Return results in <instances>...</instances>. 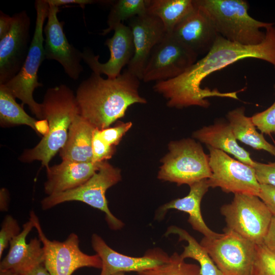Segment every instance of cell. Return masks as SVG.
Returning <instances> with one entry per match:
<instances>
[{"mask_svg":"<svg viewBox=\"0 0 275 275\" xmlns=\"http://www.w3.org/2000/svg\"><path fill=\"white\" fill-rule=\"evenodd\" d=\"M265 30L264 40L256 45L234 43L219 35L212 47L202 59L180 75L156 82L153 90L167 99L168 106L176 108L190 106L207 108L210 102L207 98L210 97L235 99V92L222 93L216 89H203L201 85L210 74L245 59L262 60L275 67V26L273 23Z\"/></svg>","mask_w":275,"mask_h":275,"instance_id":"obj_1","label":"cell"},{"mask_svg":"<svg viewBox=\"0 0 275 275\" xmlns=\"http://www.w3.org/2000/svg\"><path fill=\"white\" fill-rule=\"evenodd\" d=\"M140 80L127 69L115 78L105 79L92 72L76 92L79 115L95 128L109 127L130 105L147 102L139 94Z\"/></svg>","mask_w":275,"mask_h":275,"instance_id":"obj_2","label":"cell"},{"mask_svg":"<svg viewBox=\"0 0 275 275\" xmlns=\"http://www.w3.org/2000/svg\"><path fill=\"white\" fill-rule=\"evenodd\" d=\"M41 104L43 119L48 123L47 132L36 146L24 150L19 159L22 162L39 160L46 169L65 145L70 126L79 110L75 94L63 84L48 89Z\"/></svg>","mask_w":275,"mask_h":275,"instance_id":"obj_3","label":"cell"},{"mask_svg":"<svg viewBox=\"0 0 275 275\" xmlns=\"http://www.w3.org/2000/svg\"><path fill=\"white\" fill-rule=\"evenodd\" d=\"M194 1L210 18L218 35L234 43L259 44L266 36L261 29L273 24L252 17L248 13V3L244 0Z\"/></svg>","mask_w":275,"mask_h":275,"instance_id":"obj_4","label":"cell"},{"mask_svg":"<svg viewBox=\"0 0 275 275\" xmlns=\"http://www.w3.org/2000/svg\"><path fill=\"white\" fill-rule=\"evenodd\" d=\"M36 12L35 27L29 52L24 63L18 73L4 84L16 98L26 104L33 114L40 120H43L41 103L33 98L35 90L43 85L38 81L39 68L45 59L43 35V25L47 18L49 5L46 0L35 2Z\"/></svg>","mask_w":275,"mask_h":275,"instance_id":"obj_5","label":"cell"},{"mask_svg":"<svg viewBox=\"0 0 275 275\" xmlns=\"http://www.w3.org/2000/svg\"><path fill=\"white\" fill-rule=\"evenodd\" d=\"M169 152L161 159L157 178L178 186L191 184L211 176L209 156L200 143L191 139L172 141Z\"/></svg>","mask_w":275,"mask_h":275,"instance_id":"obj_6","label":"cell"},{"mask_svg":"<svg viewBox=\"0 0 275 275\" xmlns=\"http://www.w3.org/2000/svg\"><path fill=\"white\" fill-rule=\"evenodd\" d=\"M121 178L119 169L114 167L107 161H103L99 170L81 185L47 196L43 199L41 202L42 209L47 210L66 202H82L105 213V219L110 228L115 230L120 229L124 224L109 209L105 193L107 189L117 184Z\"/></svg>","mask_w":275,"mask_h":275,"instance_id":"obj_7","label":"cell"},{"mask_svg":"<svg viewBox=\"0 0 275 275\" xmlns=\"http://www.w3.org/2000/svg\"><path fill=\"white\" fill-rule=\"evenodd\" d=\"M227 229L238 233L256 244L263 242L272 214L265 203L255 195L235 194L232 201L223 205Z\"/></svg>","mask_w":275,"mask_h":275,"instance_id":"obj_8","label":"cell"},{"mask_svg":"<svg viewBox=\"0 0 275 275\" xmlns=\"http://www.w3.org/2000/svg\"><path fill=\"white\" fill-rule=\"evenodd\" d=\"M29 219L33 222L43 245V264L51 275H71L77 269L84 267L101 269L102 261L99 255H89L82 252L75 233L70 234L62 242L50 240L44 234L33 211L30 212Z\"/></svg>","mask_w":275,"mask_h":275,"instance_id":"obj_9","label":"cell"},{"mask_svg":"<svg viewBox=\"0 0 275 275\" xmlns=\"http://www.w3.org/2000/svg\"><path fill=\"white\" fill-rule=\"evenodd\" d=\"M224 231L215 238L204 237L200 243L224 275H253L256 244L232 230Z\"/></svg>","mask_w":275,"mask_h":275,"instance_id":"obj_10","label":"cell"},{"mask_svg":"<svg viewBox=\"0 0 275 275\" xmlns=\"http://www.w3.org/2000/svg\"><path fill=\"white\" fill-rule=\"evenodd\" d=\"M207 147L212 173L208 179L210 187H220L226 193L258 196L260 184L254 167L235 160L221 150Z\"/></svg>","mask_w":275,"mask_h":275,"instance_id":"obj_11","label":"cell"},{"mask_svg":"<svg viewBox=\"0 0 275 275\" xmlns=\"http://www.w3.org/2000/svg\"><path fill=\"white\" fill-rule=\"evenodd\" d=\"M197 58L171 34H166L153 49L142 80L157 82L175 78L196 62Z\"/></svg>","mask_w":275,"mask_h":275,"instance_id":"obj_12","label":"cell"},{"mask_svg":"<svg viewBox=\"0 0 275 275\" xmlns=\"http://www.w3.org/2000/svg\"><path fill=\"white\" fill-rule=\"evenodd\" d=\"M11 28L0 39V85L14 77L21 70L31 42V19L25 11L14 14Z\"/></svg>","mask_w":275,"mask_h":275,"instance_id":"obj_13","label":"cell"},{"mask_svg":"<svg viewBox=\"0 0 275 275\" xmlns=\"http://www.w3.org/2000/svg\"><path fill=\"white\" fill-rule=\"evenodd\" d=\"M49 5L47 23L43 29L45 59L57 61L71 78L77 80L83 71L82 52L68 42L63 30L64 22L58 18L59 7Z\"/></svg>","mask_w":275,"mask_h":275,"instance_id":"obj_14","label":"cell"},{"mask_svg":"<svg viewBox=\"0 0 275 275\" xmlns=\"http://www.w3.org/2000/svg\"><path fill=\"white\" fill-rule=\"evenodd\" d=\"M113 36L104 42L110 51L108 61L104 63L99 61L98 55L88 48L82 51L83 61L93 72L98 74H105L108 78H115L121 74L122 68L128 65L134 52L131 31L128 26L123 23L119 24L114 29Z\"/></svg>","mask_w":275,"mask_h":275,"instance_id":"obj_15","label":"cell"},{"mask_svg":"<svg viewBox=\"0 0 275 275\" xmlns=\"http://www.w3.org/2000/svg\"><path fill=\"white\" fill-rule=\"evenodd\" d=\"M128 26L132 32L134 52L127 69L142 80L153 49L167 33L162 21L148 13L130 18Z\"/></svg>","mask_w":275,"mask_h":275,"instance_id":"obj_16","label":"cell"},{"mask_svg":"<svg viewBox=\"0 0 275 275\" xmlns=\"http://www.w3.org/2000/svg\"><path fill=\"white\" fill-rule=\"evenodd\" d=\"M91 244L102 261L100 275H113L121 272H138L163 263L169 256L157 249L148 252L140 257L124 255L110 248L97 234L92 235Z\"/></svg>","mask_w":275,"mask_h":275,"instance_id":"obj_17","label":"cell"},{"mask_svg":"<svg viewBox=\"0 0 275 275\" xmlns=\"http://www.w3.org/2000/svg\"><path fill=\"white\" fill-rule=\"evenodd\" d=\"M195 7L169 34L198 57L209 51L219 35L208 16Z\"/></svg>","mask_w":275,"mask_h":275,"instance_id":"obj_18","label":"cell"},{"mask_svg":"<svg viewBox=\"0 0 275 275\" xmlns=\"http://www.w3.org/2000/svg\"><path fill=\"white\" fill-rule=\"evenodd\" d=\"M34 227L29 220L23 224L20 233L10 241L9 252L1 261L0 270L12 269L23 274L43 263L41 240L35 237L26 242V236Z\"/></svg>","mask_w":275,"mask_h":275,"instance_id":"obj_19","label":"cell"},{"mask_svg":"<svg viewBox=\"0 0 275 275\" xmlns=\"http://www.w3.org/2000/svg\"><path fill=\"white\" fill-rule=\"evenodd\" d=\"M100 162H77L62 160L46 168L44 184L47 196L76 188L87 182L101 167Z\"/></svg>","mask_w":275,"mask_h":275,"instance_id":"obj_20","label":"cell"},{"mask_svg":"<svg viewBox=\"0 0 275 275\" xmlns=\"http://www.w3.org/2000/svg\"><path fill=\"white\" fill-rule=\"evenodd\" d=\"M189 194L182 198L173 200L160 208L158 216L161 218L167 211L175 209L188 214V222L192 228L202 233L205 237L213 238L221 233L211 230L205 223L201 212V200L210 187L208 179L196 182L190 185Z\"/></svg>","mask_w":275,"mask_h":275,"instance_id":"obj_21","label":"cell"},{"mask_svg":"<svg viewBox=\"0 0 275 275\" xmlns=\"http://www.w3.org/2000/svg\"><path fill=\"white\" fill-rule=\"evenodd\" d=\"M193 138L214 149L233 155L239 161L255 167L250 153L237 143L229 123L217 122L204 126L193 134Z\"/></svg>","mask_w":275,"mask_h":275,"instance_id":"obj_22","label":"cell"},{"mask_svg":"<svg viewBox=\"0 0 275 275\" xmlns=\"http://www.w3.org/2000/svg\"><path fill=\"white\" fill-rule=\"evenodd\" d=\"M95 129L86 119L77 115L70 126L67 141L60 150L62 160L92 162V139Z\"/></svg>","mask_w":275,"mask_h":275,"instance_id":"obj_23","label":"cell"},{"mask_svg":"<svg viewBox=\"0 0 275 275\" xmlns=\"http://www.w3.org/2000/svg\"><path fill=\"white\" fill-rule=\"evenodd\" d=\"M227 117L236 140L255 150H264L275 156V146L265 140L263 133L257 131L251 117L245 115L244 107L229 112Z\"/></svg>","mask_w":275,"mask_h":275,"instance_id":"obj_24","label":"cell"},{"mask_svg":"<svg viewBox=\"0 0 275 275\" xmlns=\"http://www.w3.org/2000/svg\"><path fill=\"white\" fill-rule=\"evenodd\" d=\"M195 8L194 0H150L147 12L158 17L166 33L171 34Z\"/></svg>","mask_w":275,"mask_h":275,"instance_id":"obj_25","label":"cell"},{"mask_svg":"<svg viewBox=\"0 0 275 275\" xmlns=\"http://www.w3.org/2000/svg\"><path fill=\"white\" fill-rule=\"evenodd\" d=\"M132 125L131 122L119 121L113 127L102 129L95 128L92 139V162H100L112 158L117 146Z\"/></svg>","mask_w":275,"mask_h":275,"instance_id":"obj_26","label":"cell"},{"mask_svg":"<svg viewBox=\"0 0 275 275\" xmlns=\"http://www.w3.org/2000/svg\"><path fill=\"white\" fill-rule=\"evenodd\" d=\"M15 97L5 85H0V125L10 127L25 125L39 134V121L29 115L23 105L17 103Z\"/></svg>","mask_w":275,"mask_h":275,"instance_id":"obj_27","label":"cell"},{"mask_svg":"<svg viewBox=\"0 0 275 275\" xmlns=\"http://www.w3.org/2000/svg\"><path fill=\"white\" fill-rule=\"evenodd\" d=\"M175 234L179 236V241L185 240L188 245L184 246L180 254L183 258H192L198 262L201 275H224L216 266L208 253L186 231L176 226L170 227L166 235Z\"/></svg>","mask_w":275,"mask_h":275,"instance_id":"obj_28","label":"cell"},{"mask_svg":"<svg viewBox=\"0 0 275 275\" xmlns=\"http://www.w3.org/2000/svg\"><path fill=\"white\" fill-rule=\"evenodd\" d=\"M150 0H118L114 1L107 19V27L103 30L105 35L114 31L124 20L147 13Z\"/></svg>","mask_w":275,"mask_h":275,"instance_id":"obj_29","label":"cell"},{"mask_svg":"<svg viewBox=\"0 0 275 275\" xmlns=\"http://www.w3.org/2000/svg\"><path fill=\"white\" fill-rule=\"evenodd\" d=\"M137 275H201L200 266L185 262L174 253L162 263L138 272Z\"/></svg>","mask_w":275,"mask_h":275,"instance_id":"obj_30","label":"cell"},{"mask_svg":"<svg viewBox=\"0 0 275 275\" xmlns=\"http://www.w3.org/2000/svg\"><path fill=\"white\" fill-rule=\"evenodd\" d=\"M256 248L253 275H275V251L263 242Z\"/></svg>","mask_w":275,"mask_h":275,"instance_id":"obj_31","label":"cell"},{"mask_svg":"<svg viewBox=\"0 0 275 275\" xmlns=\"http://www.w3.org/2000/svg\"><path fill=\"white\" fill-rule=\"evenodd\" d=\"M273 88L275 90V84ZM251 119L262 133L275 134V101L270 106L264 111L255 114Z\"/></svg>","mask_w":275,"mask_h":275,"instance_id":"obj_32","label":"cell"},{"mask_svg":"<svg viewBox=\"0 0 275 275\" xmlns=\"http://www.w3.org/2000/svg\"><path fill=\"white\" fill-rule=\"evenodd\" d=\"M20 232L17 221L11 215H7L3 221L0 230V258L10 241Z\"/></svg>","mask_w":275,"mask_h":275,"instance_id":"obj_33","label":"cell"},{"mask_svg":"<svg viewBox=\"0 0 275 275\" xmlns=\"http://www.w3.org/2000/svg\"><path fill=\"white\" fill-rule=\"evenodd\" d=\"M254 169L256 178L260 184L275 187V161L268 163L256 161Z\"/></svg>","mask_w":275,"mask_h":275,"instance_id":"obj_34","label":"cell"},{"mask_svg":"<svg viewBox=\"0 0 275 275\" xmlns=\"http://www.w3.org/2000/svg\"><path fill=\"white\" fill-rule=\"evenodd\" d=\"M258 197L265 203L272 215L275 216V187L260 184Z\"/></svg>","mask_w":275,"mask_h":275,"instance_id":"obj_35","label":"cell"},{"mask_svg":"<svg viewBox=\"0 0 275 275\" xmlns=\"http://www.w3.org/2000/svg\"><path fill=\"white\" fill-rule=\"evenodd\" d=\"M46 1L49 5L58 7L69 4H76L79 5L82 8L86 5L92 4L96 2L92 0H46Z\"/></svg>","mask_w":275,"mask_h":275,"instance_id":"obj_36","label":"cell"},{"mask_svg":"<svg viewBox=\"0 0 275 275\" xmlns=\"http://www.w3.org/2000/svg\"><path fill=\"white\" fill-rule=\"evenodd\" d=\"M263 243L275 251V216H273L268 231L264 238Z\"/></svg>","mask_w":275,"mask_h":275,"instance_id":"obj_37","label":"cell"},{"mask_svg":"<svg viewBox=\"0 0 275 275\" xmlns=\"http://www.w3.org/2000/svg\"><path fill=\"white\" fill-rule=\"evenodd\" d=\"M12 23V17L0 11V39L9 32Z\"/></svg>","mask_w":275,"mask_h":275,"instance_id":"obj_38","label":"cell"},{"mask_svg":"<svg viewBox=\"0 0 275 275\" xmlns=\"http://www.w3.org/2000/svg\"><path fill=\"white\" fill-rule=\"evenodd\" d=\"M9 193L8 190L3 188L0 190V210L6 211L8 209Z\"/></svg>","mask_w":275,"mask_h":275,"instance_id":"obj_39","label":"cell"},{"mask_svg":"<svg viewBox=\"0 0 275 275\" xmlns=\"http://www.w3.org/2000/svg\"><path fill=\"white\" fill-rule=\"evenodd\" d=\"M22 275H51L43 263L40 264Z\"/></svg>","mask_w":275,"mask_h":275,"instance_id":"obj_40","label":"cell"},{"mask_svg":"<svg viewBox=\"0 0 275 275\" xmlns=\"http://www.w3.org/2000/svg\"><path fill=\"white\" fill-rule=\"evenodd\" d=\"M0 275H22L12 269L0 270Z\"/></svg>","mask_w":275,"mask_h":275,"instance_id":"obj_41","label":"cell"},{"mask_svg":"<svg viewBox=\"0 0 275 275\" xmlns=\"http://www.w3.org/2000/svg\"><path fill=\"white\" fill-rule=\"evenodd\" d=\"M113 275H125V274L124 273V272H121L114 274Z\"/></svg>","mask_w":275,"mask_h":275,"instance_id":"obj_42","label":"cell"}]
</instances>
